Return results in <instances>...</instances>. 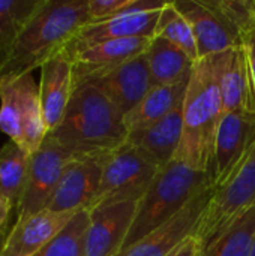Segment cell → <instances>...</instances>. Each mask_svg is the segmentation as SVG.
Returning a JSON list of instances; mask_svg holds the SVG:
<instances>
[{
    "label": "cell",
    "instance_id": "cell-1",
    "mask_svg": "<svg viewBox=\"0 0 255 256\" xmlns=\"http://www.w3.org/2000/svg\"><path fill=\"white\" fill-rule=\"evenodd\" d=\"M90 22L87 0H44L0 63V80L32 74Z\"/></svg>",
    "mask_w": 255,
    "mask_h": 256
},
{
    "label": "cell",
    "instance_id": "cell-2",
    "mask_svg": "<svg viewBox=\"0 0 255 256\" xmlns=\"http://www.w3.org/2000/svg\"><path fill=\"white\" fill-rule=\"evenodd\" d=\"M48 135L77 154H93L116 150L128 132L108 96L93 81H78L62 123Z\"/></svg>",
    "mask_w": 255,
    "mask_h": 256
},
{
    "label": "cell",
    "instance_id": "cell-3",
    "mask_svg": "<svg viewBox=\"0 0 255 256\" xmlns=\"http://www.w3.org/2000/svg\"><path fill=\"white\" fill-rule=\"evenodd\" d=\"M224 116L218 87L215 57L194 63L183 99V129L176 154L177 162L200 172H210L215 138Z\"/></svg>",
    "mask_w": 255,
    "mask_h": 256
},
{
    "label": "cell",
    "instance_id": "cell-4",
    "mask_svg": "<svg viewBox=\"0 0 255 256\" xmlns=\"http://www.w3.org/2000/svg\"><path fill=\"white\" fill-rule=\"evenodd\" d=\"M209 184H212L209 174L191 170L177 160L161 168L147 192L137 202L134 220L122 252L170 220Z\"/></svg>",
    "mask_w": 255,
    "mask_h": 256
},
{
    "label": "cell",
    "instance_id": "cell-5",
    "mask_svg": "<svg viewBox=\"0 0 255 256\" xmlns=\"http://www.w3.org/2000/svg\"><path fill=\"white\" fill-rule=\"evenodd\" d=\"M161 168L128 142L107 154L101 186L93 204L138 202ZM92 207V208H93Z\"/></svg>",
    "mask_w": 255,
    "mask_h": 256
},
{
    "label": "cell",
    "instance_id": "cell-6",
    "mask_svg": "<svg viewBox=\"0 0 255 256\" xmlns=\"http://www.w3.org/2000/svg\"><path fill=\"white\" fill-rule=\"evenodd\" d=\"M78 154L47 135L32 154L30 171L23 195L15 207V222L47 210L66 166Z\"/></svg>",
    "mask_w": 255,
    "mask_h": 256
},
{
    "label": "cell",
    "instance_id": "cell-7",
    "mask_svg": "<svg viewBox=\"0 0 255 256\" xmlns=\"http://www.w3.org/2000/svg\"><path fill=\"white\" fill-rule=\"evenodd\" d=\"M251 208H255V150L225 184L213 189L195 236L200 250Z\"/></svg>",
    "mask_w": 255,
    "mask_h": 256
},
{
    "label": "cell",
    "instance_id": "cell-8",
    "mask_svg": "<svg viewBox=\"0 0 255 256\" xmlns=\"http://www.w3.org/2000/svg\"><path fill=\"white\" fill-rule=\"evenodd\" d=\"M215 186L201 189L170 220L117 256H171L189 238H195Z\"/></svg>",
    "mask_w": 255,
    "mask_h": 256
},
{
    "label": "cell",
    "instance_id": "cell-9",
    "mask_svg": "<svg viewBox=\"0 0 255 256\" xmlns=\"http://www.w3.org/2000/svg\"><path fill=\"white\" fill-rule=\"evenodd\" d=\"M255 150V114L227 112L222 116L213 148L210 182L225 184Z\"/></svg>",
    "mask_w": 255,
    "mask_h": 256
},
{
    "label": "cell",
    "instance_id": "cell-10",
    "mask_svg": "<svg viewBox=\"0 0 255 256\" xmlns=\"http://www.w3.org/2000/svg\"><path fill=\"white\" fill-rule=\"evenodd\" d=\"M107 154H78L66 166L47 210L56 213L89 212L98 196Z\"/></svg>",
    "mask_w": 255,
    "mask_h": 256
},
{
    "label": "cell",
    "instance_id": "cell-11",
    "mask_svg": "<svg viewBox=\"0 0 255 256\" xmlns=\"http://www.w3.org/2000/svg\"><path fill=\"white\" fill-rule=\"evenodd\" d=\"M174 4L194 32L200 58L242 45L240 30L228 21L212 0H174Z\"/></svg>",
    "mask_w": 255,
    "mask_h": 256
},
{
    "label": "cell",
    "instance_id": "cell-12",
    "mask_svg": "<svg viewBox=\"0 0 255 256\" xmlns=\"http://www.w3.org/2000/svg\"><path fill=\"white\" fill-rule=\"evenodd\" d=\"M137 202L99 204L89 210L86 256H117L128 238Z\"/></svg>",
    "mask_w": 255,
    "mask_h": 256
},
{
    "label": "cell",
    "instance_id": "cell-13",
    "mask_svg": "<svg viewBox=\"0 0 255 256\" xmlns=\"http://www.w3.org/2000/svg\"><path fill=\"white\" fill-rule=\"evenodd\" d=\"M213 57L224 114H255L254 80L245 46L239 45Z\"/></svg>",
    "mask_w": 255,
    "mask_h": 256
},
{
    "label": "cell",
    "instance_id": "cell-14",
    "mask_svg": "<svg viewBox=\"0 0 255 256\" xmlns=\"http://www.w3.org/2000/svg\"><path fill=\"white\" fill-rule=\"evenodd\" d=\"M152 38H126L95 44L68 54L74 62V82L99 78L146 52Z\"/></svg>",
    "mask_w": 255,
    "mask_h": 256
},
{
    "label": "cell",
    "instance_id": "cell-15",
    "mask_svg": "<svg viewBox=\"0 0 255 256\" xmlns=\"http://www.w3.org/2000/svg\"><path fill=\"white\" fill-rule=\"evenodd\" d=\"M74 93V62L62 51L41 66L39 96L47 132H53L63 120Z\"/></svg>",
    "mask_w": 255,
    "mask_h": 256
},
{
    "label": "cell",
    "instance_id": "cell-16",
    "mask_svg": "<svg viewBox=\"0 0 255 256\" xmlns=\"http://www.w3.org/2000/svg\"><path fill=\"white\" fill-rule=\"evenodd\" d=\"M161 10L120 14L105 21L90 22L74 36V39L63 51L66 54H72L105 40L126 38H153Z\"/></svg>",
    "mask_w": 255,
    "mask_h": 256
},
{
    "label": "cell",
    "instance_id": "cell-17",
    "mask_svg": "<svg viewBox=\"0 0 255 256\" xmlns=\"http://www.w3.org/2000/svg\"><path fill=\"white\" fill-rule=\"evenodd\" d=\"M93 81L113 102L117 111L125 117L153 87L146 54H141L114 70L93 80ZM78 82V81H77Z\"/></svg>",
    "mask_w": 255,
    "mask_h": 256
},
{
    "label": "cell",
    "instance_id": "cell-18",
    "mask_svg": "<svg viewBox=\"0 0 255 256\" xmlns=\"http://www.w3.org/2000/svg\"><path fill=\"white\" fill-rule=\"evenodd\" d=\"M75 214L44 210L21 222H14L0 248V256H33L62 232Z\"/></svg>",
    "mask_w": 255,
    "mask_h": 256
},
{
    "label": "cell",
    "instance_id": "cell-19",
    "mask_svg": "<svg viewBox=\"0 0 255 256\" xmlns=\"http://www.w3.org/2000/svg\"><path fill=\"white\" fill-rule=\"evenodd\" d=\"M183 129V102L162 120L128 134L126 141L158 168L170 165L177 154Z\"/></svg>",
    "mask_w": 255,
    "mask_h": 256
},
{
    "label": "cell",
    "instance_id": "cell-20",
    "mask_svg": "<svg viewBox=\"0 0 255 256\" xmlns=\"http://www.w3.org/2000/svg\"><path fill=\"white\" fill-rule=\"evenodd\" d=\"M189 78L191 74L174 82L152 87L147 94L123 117L126 132L132 134L149 128L176 110L185 99Z\"/></svg>",
    "mask_w": 255,
    "mask_h": 256
},
{
    "label": "cell",
    "instance_id": "cell-21",
    "mask_svg": "<svg viewBox=\"0 0 255 256\" xmlns=\"http://www.w3.org/2000/svg\"><path fill=\"white\" fill-rule=\"evenodd\" d=\"M144 54L153 87L170 84L183 78L191 74L195 63L180 48L158 36L150 39Z\"/></svg>",
    "mask_w": 255,
    "mask_h": 256
},
{
    "label": "cell",
    "instance_id": "cell-22",
    "mask_svg": "<svg viewBox=\"0 0 255 256\" xmlns=\"http://www.w3.org/2000/svg\"><path fill=\"white\" fill-rule=\"evenodd\" d=\"M20 80V92H21V104H20V122L23 129L21 147L33 154L48 132L44 122L42 104L39 96V84H36L32 74H24L18 76Z\"/></svg>",
    "mask_w": 255,
    "mask_h": 256
},
{
    "label": "cell",
    "instance_id": "cell-23",
    "mask_svg": "<svg viewBox=\"0 0 255 256\" xmlns=\"http://www.w3.org/2000/svg\"><path fill=\"white\" fill-rule=\"evenodd\" d=\"M32 154L14 141L0 148V198L17 207L27 183Z\"/></svg>",
    "mask_w": 255,
    "mask_h": 256
},
{
    "label": "cell",
    "instance_id": "cell-24",
    "mask_svg": "<svg viewBox=\"0 0 255 256\" xmlns=\"http://www.w3.org/2000/svg\"><path fill=\"white\" fill-rule=\"evenodd\" d=\"M254 240L255 208H251L201 248L198 256H252Z\"/></svg>",
    "mask_w": 255,
    "mask_h": 256
},
{
    "label": "cell",
    "instance_id": "cell-25",
    "mask_svg": "<svg viewBox=\"0 0 255 256\" xmlns=\"http://www.w3.org/2000/svg\"><path fill=\"white\" fill-rule=\"evenodd\" d=\"M44 0H0V63Z\"/></svg>",
    "mask_w": 255,
    "mask_h": 256
},
{
    "label": "cell",
    "instance_id": "cell-26",
    "mask_svg": "<svg viewBox=\"0 0 255 256\" xmlns=\"http://www.w3.org/2000/svg\"><path fill=\"white\" fill-rule=\"evenodd\" d=\"M153 36L162 38V39L168 40L170 44L176 45L192 62H197L200 58L194 32H192L188 20L183 16V14L174 4V0L167 2V4L162 8Z\"/></svg>",
    "mask_w": 255,
    "mask_h": 256
},
{
    "label": "cell",
    "instance_id": "cell-27",
    "mask_svg": "<svg viewBox=\"0 0 255 256\" xmlns=\"http://www.w3.org/2000/svg\"><path fill=\"white\" fill-rule=\"evenodd\" d=\"M87 226L89 212H78L62 232L33 256H86Z\"/></svg>",
    "mask_w": 255,
    "mask_h": 256
},
{
    "label": "cell",
    "instance_id": "cell-28",
    "mask_svg": "<svg viewBox=\"0 0 255 256\" xmlns=\"http://www.w3.org/2000/svg\"><path fill=\"white\" fill-rule=\"evenodd\" d=\"M131 0H87L89 16L92 22L105 21L120 15Z\"/></svg>",
    "mask_w": 255,
    "mask_h": 256
},
{
    "label": "cell",
    "instance_id": "cell-29",
    "mask_svg": "<svg viewBox=\"0 0 255 256\" xmlns=\"http://www.w3.org/2000/svg\"><path fill=\"white\" fill-rule=\"evenodd\" d=\"M242 45L245 46V51L248 54L249 68H251L255 87V18L252 20V22L242 32Z\"/></svg>",
    "mask_w": 255,
    "mask_h": 256
},
{
    "label": "cell",
    "instance_id": "cell-30",
    "mask_svg": "<svg viewBox=\"0 0 255 256\" xmlns=\"http://www.w3.org/2000/svg\"><path fill=\"white\" fill-rule=\"evenodd\" d=\"M14 213H15V207H12L11 204H8L5 200L0 198V248L5 243L11 228L14 226V224H11Z\"/></svg>",
    "mask_w": 255,
    "mask_h": 256
},
{
    "label": "cell",
    "instance_id": "cell-31",
    "mask_svg": "<svg viewBox=\"0 0 255 256\" xmlns=\"http://www.w3.org/2000/svg\"><path fill=\"white\" fill-rule=\"evenodd\" d=\"M200 255V244L195 238H189L177 252L171 256H198Z\"/></svg>",
    "mask_w": 255,
    "mask_h": 256
},
{
    "label": "cell",
    "instance_id": "cell-32",
    "mask_svg": "<svg viewBox=\"0 0 255 256\" xmlns=\"http://www.w3.org/2000/svg\"><path fill=\"white\" fill-rule=\"evenodd\" d=\"M252 256H255V240H254V249H252Z\"/></svg>",
    "mask_w": 255,
    "mask_h": 256
},
{
    "label": "cell",
    "instance_id": "cell-33",
    "mask_svg": "<svg viewBox=\"0 0 255 256\" xmlns=\"http://www.w3.org/2000/svg\"><path fill=\"white\" fill-rule=\"evenodd\" d=\"M254 8H255V0H254Z\"/></svg>",
    "mask_w": 255,
    "mask_h": 256
}]
</instances>
